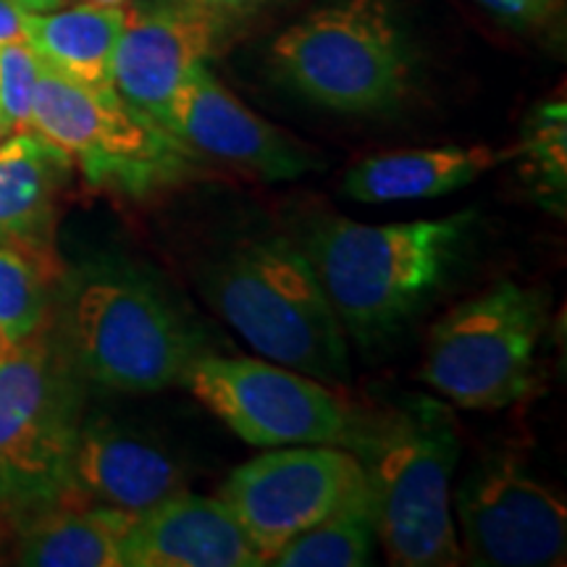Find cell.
Returning <instances> with one entry per match:
<instances>
[{
  "mask_svg": "<svg viewBox=\"0 0 567 567\" xmlns=\"http://www.w3.org/2000/svg\"><path fill=\"white\" fill-rule=\"evenodd\" d=\"M126 24V6L82 3L66 11H27L24 40L40 63L87 84L111 90V63Z\"/></svg>",
  "mask_w": 567,
  "mask_h": 567,
  "instance_id": "cell-19",
  "label": "cell"
},
{
  "mask_svg": "<svg viewBox=\"0 0 567 567\" xmlns=\"http://www.w3.org/2000/svg\"><path fill=\"white\" fill-rule=\"evenodd\" d=\"M505 155L509 153L455 145L373 155L347 172L342 189L352 200L368 205L423 200L467 187Z\"/></svg>",
  "mask_w": 567,
  "mask_h": 567,
  "instance_id": "cell-18",
  "label": "cell"
},
{
  "mask_svg": "<svg viewBox=\"0 0 567 567\" xmlns=\"http://www.w3.org/2000/svg\"><path fill=\"white\" fill-rule=\"evenodd\" d=\"M163 130L193 155L229 163L268 182L295 179L318 166V155L239 103L205 63L176 90Z\"/></svg>",
  "mask_w": 567,
  "mask_h": 567,
  "instance_id": "cell-12",
  "label": "cell"
},
{
  "mask_svg": "<svg viewBox=\"0 0 567 567\" xmlns=\"http://www.w3.org/2000/svg\"><path fill=\"white\" fill-rule=\"evenodd\" d=\"M547 323L544 295L499 281L460 302L429 334L417 379L467 410L515 405L534 386V360Z\"/></svg>",
  "mask_w": 567,
  "mask_h": 567,
  "instance_id": "cell-7",
  "label": "cell"
},
{
  "mask_svg": "<svg viewBox=\"0 0 567 567\" xmlns=\"http://www.w3.org/2000/svg\"><path fill=\"white\" fill-rule=\"evenodd\" d=\"M463 557L486 567L565 563L567 509L515 457H488L455 494Z\"/></svg>",
  "mask_w": 567,
  "mask_h": 567,
  "instance_id": "cell-11",
  "label": "cell"
},
{
  "mask_svg": "<svg viewBox=\"0 0 567 567\" xmlns=\"http://www.w3.org/2000/svg\"><path fill=\"white\" fill-rule=\"evenodd\" d=\"M203 289L264 358L316 381H347L344 329L302 247L284 237L237 245L210 266Z\"/></svg>",
  "mask_w": 567,
  "mask_h": 567,
  "instance_id": "cell-3",
  "label": "cell"
},
{
  "mask_svg": "<svg viewBox=\"0 0 567 567\" xmlns=\"http://www.w3.org/2000/svg\"><path fill=\"white\" fill-rule=\"evenodd\" d=\"M168 3L182 6V9L203 13L216 21V24L229 27L231 21L250 17V13L260 11L264 6L271 3V0H168Z\"/></svg>",
  "mask_w": 567,
  "mask_h": 567,
  "instance_id": "cell-25",
  "label": "cell"
},
{
  "mask_svg": "<svg viewBox=\"0 0 567 567\" xmlns=\"http://www.w3.org/2000/svg\"><path fill=\"white\" fill-rule=\"evenodd\" d=\"M30 132L82 168L87 182L130 195H147L187 174L195 155L118 97L40 63Z\"/></svg>",
  "mask_w": 567,
  "mask_h": 567,
  "instance_id": "cell-8",
  "label": "cell"
},
{
  "mask_svg": "<svg viewBox=\"0 0 567 567\" xmlns=\"http://www.w3.org/2000/svg\"><path fill=\"white\" fill-rule=\"evenodd\" d=\"M0 520H3V509H0Z\"/></svg>",
  "mask_w": 567,
  "mask_h": 567,
  "instance_id": "cell-30",
  "label": "cell"
},
{
  "mask_svg": "<svg viewBox=\"0 0 567 567\" xmlns=\"http://www.w3.org/2000/svg\"><path fill=\"white\" fill-rule=\"evenodd\" d=\"M87 3H97V6H124L126 0H87Z\"/></svg>",
  "mask_w": 567,
  "mask_h": 567,
  "instance_id": "cell-28",
  "label": "cell"
},
{
  "mask_svg": "<svg viewBox=\"0 0 567 567\" xmlns=\"http://www.w3.org/2000/svg\"><path fill=\"white\" fill-rule=\"evenodd\" d=\"M365 486L360 460L331 444H297L239 465L218 499L231 509L264 563Z\"/></svg>",
  "mask_w": 567,
  "mask_h": 567,
  "instance_id": "cell-10",
  "label": "cell"
},
{
  "mask_svg": "<svg viewBox=\"0 0 567 567\" xmlns=\"http://www.w3.org/2000/svg\"><path fill=\"white\" fill-rule=\"evenodd\" d=\"M476 3L515 30L538 32L555 24L565 0H476Z\"/></svg>",
  "mask_w": 567,
  "mask_h": 567,
  "instance_id": "cell-24",
  "label": "cell"
},
{
  "mask_svg": "<svg viewBox=\"0 0 567 567\" xmlns=\"http://www.w3.org/2000/svg\"><path fill=\"white\" fill-rule=\"evenodd\" d=\"M184 486L187 473L158 446L109 423H90L80 431L69 465V494L140 517L187 492Z\"/></svg>",
  "mask_w": 567,
  "mask_h": 567,
  "instance_id": "cell-15",
  "label": "cell"
},
{
  "mask_svg": "<svg viewBox=\"0 0 567 567\" xmlns=\"http://www.w3.org/2000/svg\"><path fill=\"white\" fill-rule=\"evenodd\" d=\"M17 3L27 11H51L59 6V0H17Z\"/></svg>",
  "mask_w": 567,
  "mask_h": 567,
  "instance_id": "cell-27",
  "label": "cell"
},
{
  "mask_svg": "<svg viewBox=\"0 0 567 567\" xmlns=\"http://www.w3.org/2000/svg\"><path fill=\"white\" fill-rule=\"evenodd\" d=\"M352 455L363 465L375 538L400 567L463 563L452 523V471L460 455L455 417L434 400H415L386 421L360 425Z\"/></svg>",
  "mask_w": 567,
  "mask_h": 567,
  "instance_id": "cell-2",
  "label": "cell"
},
{
  "mask_svg": "<svg viewBox=\"0 0 567 567\" xmlns=\"http://www.w3.org/2000/svg\"><path fill=\"white\" fill-rule=\"evenodd\" d=\"M224 27L168 0L126 9L111 63V84L124 103L163 126L176 90L216 48Z\"/></svg>",
  "mask_w": 567,
  "mask_h": 567,
  "instance_id": "cell-13",
  "label": "cell"
},
{
  "mask_svg": "<svg viewBox=\"0 0 567 567\" xmlns=\"http://www.w3.org/2000/svg\"><path fill=\"white\" fill-rule=\"evenodd\" d=\"M82 431V384L45 323L0 360V509L21 520L69 486Z\"/></svg>",
  "mask_w": 567,
  "mask_h": 567,
  "instance_id": "cell-5",
  "label": "cell"
},
{
  "mask_svg": "<svg viewBox=\"0 0 567 567\" xmlns=\"http://www.w3.org/2000/svg\"><path fill=\"white\" fill-rule=\"evenodd\" d=\"M71 161L34 132L0 142V245L24 252L53 274L55 203Z\"/></svg>",
  "mask_w": 567,
  "mask_h": 567,
  "instance_id": "cell-16",
  "label": "cell"
},
{
  "mask_svg": "<svg viewBox=\"0 0 567 567\" xmlns=\"http://www.w3.org/2000/svg\"><path fill=\"white\" fill-rule=\"evenodd\" d=\"M528 158L536 172L547 176L551 187H565V105H549L536 116V126L528 137Z\"/></svg>",
  "mask_w": 567,
  "mask_h": 567,
  "instance_id": "cell-23",
  "label": "cell"
},
{
  "mask_svg": "<svg viewBox=\"0 0 567 567\" xmlns=\"http://www.w3.org/2000/svg\"><path fill=\"white\" fill-rule=\"evenodd\" d=\"M260 565V551L218 496L176 494L140 515L124 538V567Z\"/></svg>",
  "mask_w": 567,
  "mask_h": 567,
  "instance_id": "cell-14",
  "label": "cell"
},
{
  "mask_svg": "<svg viewBox=\"0 0 567 567\" xmlns=\"http://www.w3.org/2000/svg\"><path fill=\"white\" fill-rule=\"evenodd\" d=\"M271 63L302 97L342 113H379L408 95L410 53L386 0H339L281 32Z\"/></svg>",
  "mask_w": 567,
  "mask_h": 567,
  "instance_id": "cell-6",
  "label": "cell"
},
{
  "mask_svg": "<svg viewBox=\"0 0 567 567\" xmlns=\"http://www.w3.org/2000/svg\"><path fill=\"white\" fill-rule=\"evenodd\" d=\"M471 221L465 210L436 221L318 226L305 252L344 334L365 347L392 334L455 266Z\"/></svg>",
  "mask_w": 567,
  "mask_h": 567,
  "instance_id": "cell-1",
  "label": "cell"
},
{
  "mask_svg": "<svg viewBox=\"0 0 567 567\" xmlns=\"http://www.w3.org/2000/svg\"><path fill=\"white\" fill-rule=\"evenodd\" d=\"M24 13L17 0H0V45L24 38Z\"/></svg>",
  "mask_w": 567,
  "mask_h": 567,
  "instance_id": "cell-26",
  "label": "cell"
},
{
  "mask_svg": "<svg viewBox=\"0 0 567 567\" xmlns=\"http://www.w3.org/2000/svg\"><path fill=\"white\" fill-rule=\"evenodd\" d=\"M51 274L13 247L0 245V337L11 347L45 323Z\"/></svg>",
  "mask_w": 567,
  "mask_h": 567,
  "instance_id": "cell-21",
  "label": "cell"
},
{
  "mask_svg": "<svg viewBox=\"0 0 567 567\" xmlns=\"http://www.w3.org/2000/svg\"><path fill=\"white\" fill-rule=\"evenodd\" d=\"M375 526L368 481L334 513L302 530L271 557L276 567H363L373 559Z\"/></svg>",
  "mask_w": 567,
  "mask_h": 567,
  "instance_id": "cell-20",
  "label": "cell"
},
{
  "mask_svg": "<svg viewBox=\"0 0 567 567\" xmlns=\"http://www.w3.org/2000/svg\"><path fill=\"white\" fill-rule=\"evenodd\" d=\"M11 350H13V347H11V344H6V342H3V339H0V360H3V358H6V354H9Z\"/></svg>",
  "mask_w": 567,
  "mask_h": 567,
  "instance_id": "cell-29",
  "label": "cell"
},
{
  "mask_svg": "<svg viewBox=\"0 0 567 567\" xmlns=\"http://www.w3.org/2000/svg\"><path fill=\"white\" fill-rule=\"evenodd\" d=\"M137 517L63 492L21 520L17 563L34 567H124V538Z\"/></svg>",
  "mask_w": 567,
  "mask_h": 567,
  "instance_id": "cell-17",
  "label": "cell"
},
{
  "mask_svg": "<svg viewBox=\"0 0 567 567\" xmlns=\"http://www.w3.org/2000/svg\"><path fill=\"white\" fill-rule=\"evenodd\" d=\"M40 76V59L27 40H11L0 45V134L30 132L34 87Z\"/></svg>",
  "mask_w": 567,
  "mask_h": 567,
  "instance_id": "cell-22",
  "label": "cell"
},
{
  "mask_svg": "<svg viewBox=\"0 0 567 567\" xmlns=\"http://www.w3.org/2000/svg\"><path fill=\"white\" fill-rule=\"evenodd\" d=\"M182 384L252 446L331 444L352 450L360 434V423L334 392L279 363L197 354Z\"/></svg>",
  "mask_w": 567,
  "mask_h": 567,
  "instance_id": "cell-9",
  "label": "cell"
},
{
  "mask_svg": "<svg viewBox=\"0 0 567 567\" xmlns=\"http://www.w3.org/2000/svg\"><path fill=\"white\" fill-rule=\"evenodd\" d=\"M66 352L92 384L155 394L179 384L200 337L155 279L134 268H97L76 281L66 308Z\"/></svg>",
  "mask_w": 567,
  "mask_h": 567,
  "instance_id": "cell-4",
  "label": "cell"
}]
</instances>
